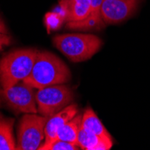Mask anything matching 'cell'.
<instances>
[{
	"label": "cell",
	"instance_id": "1",
	"mask_svg": "<svg viewBox=\"0 0 150 150\" xmlns=\"http://www.w3.org/2000/svg\"><path fill=\"white\" fill-rule=\"evenodd\" d=\"M71 79V72L55 54L39 51L31 74L23 81L35 89L66 84Z\"/></svg>",
	"mask_w": 150,
	"mask_h": 150
},
{
	"label": "cell",
	"instance_id": "2",
	"mask_svg": "<svg viewBox=\"0 0 150 150\" xmlns=\"http://www.w3.org/2000/svg\"><path fill=\"white\" fill-rule=\"evenodd\" d=\"M38 52L35 49H19L0 59V86L9 88L28 76Z\"/></svg>",
	"mask_w": 150,
	"mask_h": 150
},
{
	"label": "cell",
	"instance_id": "3",
	"mask_svg": "<svg viewBox=\"0 0 150 150\" xmlns=\"http://www.w3.org/2000/svg\"><path fill=\"white\" fill-rule=\"evenodd\" d=\"M53 44L74 63L90 59L103 46V40L92 33H67L56 35Z\"/></svg>",
	"mask_w": 150,
	"mask_h": 150
},
{
	"label": "cell",
	"instance_id": "4",
	"mask_svg": "<svg viewBox=\"0 0 150 150\" xmlns=\"http://www.w3.org/2000/svg\"><path fill=\"white\" fill-rule=\"evenodd\" d=\"M37 89L21 81L9 88L0 86V105L16 113H38Z\"/></svg>",
	"mask_w": 150,
	"mask_h": 150
},
{
	"label": "cell",
	"instance_id": "5",
	"mask_svg": "<svg viewBox=\"0 0 150 150\" xmlns=\"http://www.w3.org/2000/svg\"><path fill=\"white\" fill-rule=\"evenodd\" d=\"M73 90L65 84L53 85L36 91L38 113L50 118L72 103Z\"/></svg>",
	"mask_w": 150,
	"mask_h": 150
},
{
	"label": "cell",
	"instance_id": "6",
	"mask_svg": "<svg viewBox=\"0 0 150 150\" xmlns=\"http://www.w3.org/2000/svg\"><path fill=\"white\" fill-rule=\"evenodd\" d=\"M47 117L38 113L23 116L17 129L16 147L19 150H37L45 140Z\"/></svg>",
	"mask_w": 150,
	"mask_h": 150
},
{
	"label": "cell",
	"instance_id": "7",
	"mask_svg": "<svg viewBox=\"0 0 150 150\" xmlns=\"http://www.w3.org/2000/svg\"><path fill=\"white\" fill-rule=\"evenodd\" d=\"M139 0H103L101 17L104 24H116L129 18Z\"/></svg>",
	"mask_w": 150,
	"mask_h": 150
},
{
	"label": "cell",
	"instance_id": "8",
	"mask_svg": "<svg viewBox=\"0 0 150 150\" xmlns=\"http://www.w3.org/2000/svg\"><path fill=\"white\" fill-rule=\"evenodd\" d=\"M59 6L67 21V28L73 29L84 23L91 13V0H60Z\"/></svg>",
	"mask_w": 150,
	"mask_h": 150
},
{
	"label": "cell",
	"instance_id": "9",
	"mask_svg": "<svg viewBox=\"0 0 150 150\" xmlns=\"http://www.w3.org/2000/svg\"><path fill=\"white\" fill-rule=\"evenodd\" d=\"M78 107L76 103H70L63 110L48 119L45 127V140L43 143H49L57 139V131L67 121L78 113Z\"/></svg>",
	"mask_w": 150,
	"mask_h": 150
},
{
	"label": "cell",
	"instance_id": "10",
	"mask_svg": "<svg viewBox=\"0 0 150 150\" xmlns=\"http://www.w3.org/2000/svg\"><path fill=\"white\" fill-rule=\"evenodd\" d=\"M77 144L84 150H110L113 145L112 138H105L86 130L81 126L77 135Z\"/></svg>",
	"mask_w": 150,
	"mask_h": 150
},
{
	"label": "cell",
	"instance_id": "11",
	"mask_svg": "<svg viewBox=\"0 0 150 150\" xmlns=\"http://www.w3.org/2000/svg\"><path fill=\"white\" fill-rule=\"evenodd\" d=\"M82 127L86 130L93 133L95 135L101 136L105 138H112L109 134L100 119L95 114L93 110L90 107H87L84 113L82 114Z\"/></svg>",
	"mask_w": 150,
	"mask_h": 150
},
{
	"label": "cell",
	"instance_id": "12",
	"mask_svg": "<svg viewBox=\"0 0 150 150\" xmlns=\"http://www.w3.org/2000/svg\"><path fill=\"white\" fill-rule=\"evenodd\" d=\"M82 125V114L77 113L57 131V139L69 143L77 144V135Z\"/></svg>",
	"mask_w": 150,
	"mask_h": 150
},
{
	"label": "cell",
	"instance_id": "13",
	"mask_svg": "<svg viewBox=\"0 0 150 150\" xmlns=\"http://www.w3.org/2000/svg\"><path fill=\"white\" fill-rule=\"evenodd\" d=\"M15 120L11 118L0 119V150H16V143L13 134Z\"/></svg>",
	"mask_w": 150,
	"mask_h": 150
},
{
	"label": "cell",
	"instance_id": "14",
	"mask_svg": "<svg viewBox=\"0 0 150 150\" xmlns=\"http://www.w3.org/2000/svg\"><path fill=\"white\" fill-rule=\"evenodd\" d=\"M103 0H91V13L86 21L82 23L73 29L82 30H100L105 25L101 17V6Z\"/></svg>",
	"mask_w": 150,
	"mask_h": 150
},
{
	"label": "cell",
	"instance_id": "15",
	"mask_svg": "<svg viewBox=\"0 0 150 150\" xmlns=\"http://www.w3.org/2000/svg\"><path fill=\"white\" fill-rule=\"evenodd\" d=\"M80 147L78 145L57 139L49 143H42V145L40 146L39 149L40 150H77Z\"/></svg>",
	"mask_w": 150,
	"mask_h": 150
},
{
	"label": "cell",
	"instance_id": "16",
	"mask_svg": "<svg viewBox=\"0 0 150 150\" xmlns=\"http://www.w3.org/2000/svg\"><path fill=\"white\" fill-rule=\"evenodd\" d=\"M61 17L57 13H50L46 16V24L49 28H54L59 25V23L61 22Z\"/></svg>",
	"mask_w": 150,
	"mask_h": 150
},
{
	"label": "cell",
	"instance_id": "17",
	"mask_svg": "<svg viewBox=\"0 0 150 150\" xmlns=\"http://www.w3.org/2000/svg\"><path fill=\"white\" fill-rule=\"evenodd\" d=\"M12 42V38L8 33H0V51H1L5 46H8Z\"/></svg>",
	"mask_w": 150,
	"mask_h": 150
},
{
	"label": "cell",
	"instance_id": "18",
	"mask_svg": "<svg viewBox=\"0 0 150 150\" xmlns=\"http://www.w3.org/2000/svg\"><path fill=\"white\" fill-rule=\"evenodd\" d=\"M0 33H7V29H6V26L5 24V23L3 22V20L0 17Z\"/></svg>",
	"mask_w": 150,
	"mask_h": 150
},
{
	"label": "cell",
	"instance_id": "19",
	"mask_svg": "<svg viewBox=\"0 0 150 150\" xmlns=\"http://www.w3.org/2000/svg\"><path fill=\"white\" fill-rule=\"evenodd\" d=\"M2 118V116H1V114H0V119H1Z\"/></svg>",
	"mask_w": 150,
	"mask_h": 150
}]
</instances>
